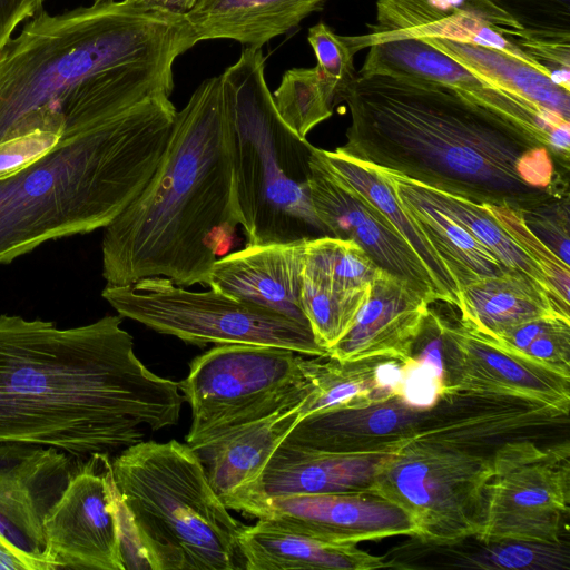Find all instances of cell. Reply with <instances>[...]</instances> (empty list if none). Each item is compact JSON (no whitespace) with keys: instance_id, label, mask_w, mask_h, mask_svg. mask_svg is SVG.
Instances as JSON below:
<instances>
[{"instance_id":"obj_1","label":"cell","mask_w":570,"mask_h":570,"mask_svg":"<svg viewBox=\"0 0 570 570\" xmlns=\"http://www.w3.org/2000/svg\"><path fill=\"white\" fill-rule=\"evenodd\" d=\"M120 315L58 327L0 315V443L56 448L76 460L177 424L178 382L137 357Z\"/></svg>"},{"instance_id":"obj_2","label":"cell","mask_w":570,"mask_h":570,"mask_svg":"<svg viewBox=\"0 0 570 570\" xmlns=\"http://www.w3.org/2000/svg\"><path fill=\"white\" fill-rule=\"evenodd\" d=\"M351 124L342 153L429 187L525 217L560 200L556 167L537 132L448 86L358 76L340 92Z\"/></svg>"},{"instance_id":"obj_3","label":"cell","mask_w":570,"mask_h":570,"mask_svg":"<svg viewBox=\"0 0 570 570\" xmlns=\"http://www.w3.org/2000/svg\"><path fill=\"white\" fill-rule=\"evenodd\" d=\"M223 75L204 80L176 112L151 178L104 228L102 276L127 285L161 276L206 286L240 214Z\"/></svg>"},{"instance_id":"obj_4","label":"cell","mask_w":570,"mask_h":570,"mask_svg":"<svg viewBox=\"0 0 570 570\" xmlns=\"http://www.w3.org/2000/svg\"><path fill=\"white\" fill-rule=\"evenodd\" d=\"M176 112L167 97L146 100L0 179V265L108 226L155 173Z\"/></svg>"},{"instance_id":"obj_5","label":"cell","mask_w":570,"mask_h":570,"mask_svg":"<svg viewBox=\"0 0 570 570\" xmlns=\"http://www.w3.org/2000/svg\"><path fill=\"white\" fill-rule=\"evenodd\" d=\"M197 42L186 14L127 0L42 9L0 49V144L62 117L59 102L82 81L117 70L173 73Z\"/></svg>"},{"instance_id":"obj_6","label":"cell","mask_w":570,"mask_h":570,"mask_svg":"<svg viewBox=\"0 0 570 570\" xmlns=\"http://www.w3.org/2000/svg\"><path fill=\"white\" fill-rule=\"evenodd\" d=\"M121 505L146 569L242 568L240 524L198 454L176 440L140 441L111 460Z\"/></svg>"},{"instance_id":"obj_7","label":"cell","mask_w":570,"mask_h":570,"mask_svg":"<svg viewBox=\"0 0 570 570\" xmlns=\"http://www.w3.org/2000/svg\"><path fill=\"white\" fill-rule=\"evenodd\" d=\"M232 122L240 226L246 245L328 236L309 193L313 145L278 115L265 79L262 48L245 47L222 73Z\"/></svg>"},{"instance_id":"obj_8","label":"cell","mask_w":570,"mask_h":570,"mask_svg":"<svg viewBox=\"0 0 570 570\" xmlns=\"http://www.w3.org/2000/svg\"><path fill=\"white\" fill-rule=\"evenodd\" d=\"M285 347L222 344L196 356L178 382L191 410V448L234 426L299 404L313 389L312 360Z\"/></svg>"},{"instance_id":"obj_9","label":"cell","mask_w":570,"mask_h":570,"mask_svg":"<svg viewBox=\"0 0 570 570\" xmlns=\"http://www.w3.org/2000/svg\"><path fill=\"white\" fill-rule=\"evenodd\" d=\"M101 296L121 317L188 344H254L324 356L309 328L297 321L210 288L195 292L166 277L108 285Z\"/></svg>"},{"instance_id":"obj_10","label":"cell","mask_w":570,"mask_h":570,"mask_svg":"<svg viewBox=\"0 0 570 570\" xmlns=\"http://www.w3.org/2000/svg\"><path fill=\"white\" fill-rule=\"evenodd\" d=\"M492 452L413 441L392 453L371 489L403 508L422 540L452 541L481 530Z\"/></svg>"},{"instance_id":"obj_11","label":"cell","mask_w":570,"mask_h":570,"mask_svg":"<svg viewBox=\"0 0 570 570\" xmlns=\"http://www.w3.org/2000/svg\"><path fill=\"white\" fill-rule=\"evenodd\" d=\"M570 444L543 446L514 439L492 451L487 485L484 539L560 543L568 532Z\"/></svg>"},{"instance_id":"obj_12","label":"cell","mask_w":570,"mask_h":570,"mask_svg":"<svg viewBox=\"0 0 570 570\" xmlns=\"http://www.w3.org/2000/svg\"><path fill=\"white\" fill-rule=\"evenodd\" d=\"M45 552L56 569L126 570L120 497L111 458L77 461L43 521Z\"/></svg>"},{"instance_id":"obj_13","label":"cell","mask_w":570,"mask_h":570,"mask_svg":"<svg viewBox=\"0 0 570 570\" xmlns=\"http://www.w3.org/2000/svg\"><path fill=\"white\" fill-rule=\"evenodd\" d=\"M438 392L461 391L549 405L569 415L570 379L509 352L491 337L439 317Z\"/></svg>"},{"instance_id":"obj_14","label":"cell","mask_w":570,"mask_h":570,"mask_svg":"<svg viewBox=\"0 0 570 570\" xmlns=\"http://www.w3.org/2000/svg\"><path fill=\"white\" fill-rule=\"evenodd\" d=\"M77 461L56 448L0 443V541L35 570H56L45 552L43 521Z\"/></svg>"},{"instance_id":"obj_15","label":"cell","mask_w":570,"mask_h":570,"mask_svg":"<svg viewBox=\"0 0 570 570\" xmlns=\"http://www.w3.org/2000/svg\"><path fill=\"white\" fill-rule=\"evenodd\" d=\"M249 517L268 519L313 538L341 544L420 535L411 514L373 490L267 498L253 508Z\"/></svg>"},{"instance_id":"obj_16","label":"cell","mask_w":570,"mask_h":570,"mask_svg":"<svg viewBox=\"0 0 570 570\" xmlns=\"http://www.w3.org/2000/svg\"><path fill=\"white\" fill-rule=\"evenodd\" d=\"M309 193L328 236L352 240L374 264L405 281L432 303L443 302L431 275L394 226L363 197L340 183L312 148Z\"/></svg>"},{"instance_id":"obj_17","label":"cell","mask_w":570,"mask_h":570,"mask_svg":"<svg viewBox=\"0 0 570 570\" xmlns=\"http://www.w3.org/2000/svg\"><path fill=\"white\" fill-rule=\"evenodd\" d=\"M379 269L352 240L333 236L306 240L301 301L321 347L328 351L350 330Z\"/></svg>"},{"instance_id":"obj_18","label":"cell","mask_w":570,"mask_h":570,"mask_svg":"<svg viewBox=\"0 0 570 570\" xmlns=\"http://www.w3.org/2000/svg\"><path fill=\"white\" fill-rule=\"evenodd\" d=\"M429 405L410 401L400 386L366 405L309 414L283 442L333 453H393L416 439Z\"/></svg>"},{"instance_id":"obj_19","label":"cell","mask_w":570,"mask_h":570,"mask_svg":"<svg viewBox=\"0 0 570 570\" xmlns=\"http://www.w3.org/2000/svg\"><path fill=\"white\" fill-rule=\"evenodd\" d=\"M357 75L403 76L448 86L525 126L547 145L549 132L569 121L493 86L422 39H396L371 46Z\"/></svg>"},{"instance_id":"obj_20","label":"cell","mask_w":570,"mask_h":570,"mask_svg":"<svg viewBox=\"0 0 570 570\" xmlns=\"http://www.w3.org/2000/svg\"><path fill=\"white\" fill-rule=\"evenodd\" d=\"M431 303L405 281L380 268L352 326L327 355L340 361L380 357L406 366L417 364L414 348Z\"/></svg>"},{"instance_id":"obj_21","label":"cell","mask_w":570,"mask_h":570,"mask_svg":"<svg viewBox=\"0 0 570 570\" xmlns=\"http://www.w3.org/2000/svg\"><path fill=\"white\" fill-rule=\"evenodd\" d=\"M299 404L228 429L193 449L229 510L246 513L266 463L299 420Z\"/></svg>"},{"instance_id":"obj_22","label":"cell","mask_w":570,"mask_h":570,"mask_svg":"<svg viewBox=\"0 0 570 570\" xmlns=\"http://www.w3.org/2000/svg\"><path fill=\"white\" fill-rule=\"evenodd\" d=\"M305 243L246 245L215 262L206 286L309 326L301 301Z\"/></svg>"},{"instance_id":"obj_23","label":"cell","mask_w":570,"mask_h":570,"mask_svg":"<svg viewBox=\"0 0 570 570\" xmlns=\"http://www.w3.org/2000/svg\"><path fill=\"white\" fill-rule=\"evenodd\" d=\"M375 8V20L365 35L346 36L355 53L396 39L441 38L503 51L550 77L544 66L473 12L441 9L428 0H377Z\"/></svg>"},{"instance_id":"obj_24","label":"cell","mask_w":570,"mask_h":570,"mask_svg":"<svg viewBox=\"0 0 570 570\" xmlns=\"http://www.w3.org/2000/svg\"><path fill=\"white\" fill-rule=\"evenodd\" d=\"M391 454L333 453L282 442L266 463L245 514L267 498L368 490Z\"/></svg>"},{"instance_id":"obj_25","label":"cell","mask_w":570,"mask_h":570,"mask_svg":"<svg viewBox=\"0 0 570 570\" xmlns=\"http://www.w3.org/2000/svg\"><path fill=\"white\" fill-rule=\"evenodd\" d=\"M385 556L390 568H469L487 570H568V542L541 543L470 535L433 542L416 537Z\"/></svg>"},{"instance_id":"obj_26","label":"cell","mask_w":570,"mask_h":570,"mask_svg":"<svg viewBox=\"0 0 570 570\" xmlns=\"http://www.w3.org/2000/svg\"><path fill=\"white\" fill-rule=\"evenodd\" d=\"M237 543L247 570L390 568L385 556L371 554L356 544L326 542L268 519L242 525Z\"/></svg>"},{"instance_id":"obj_27","label":"cell","mask_w":570,"mask_h":570,"mask_svg":"<svg viewBox=\"0 0 570 570\" xmlns=\"http://www.w3.org/2000/svg\"><path fill=\"white\" fill-rule=\"evenodd\" d=\"M315 153L340 183L363 197L394 226L431 275L443 303L459 308L458 282L425 234L401 205L383 171L373 164L348 156L337 148L325 150L315 147Z\"/></svg>"},{"instance_id":"obj_28","label":"cell","mask_w":570,"mask_h":570,"mask_svg":"<svg viewBox=\"0 0 570 570\" xmlns=\"http://www.w3.org/2000/svg\"><path fill=\"white\" fill-rule=\"evenodd\" d=\"M326 0H198L186 14L197 41L230 39L262 48L299 26Z\"/></svg>"},{"instance_id":"obj_29","label":"cell","mask_w":570,"mask_h":570,"mask_svg":"<svg viewBox=\"0 0 570 570\" xmlns=\"http://www.w3.org/2000/svg\"><path fill=\"white\" fill-rule=\"evenodd\" d=\"M458 309L463 324L492 338L539 317H570L549 294L514 272L463 285Z\"/></svg>"},{"instance_id":"obj_30","label":"cell","mask_w":570,"mask_h":570,"mask_svg":"<svg viewBox=\"0 0 570 570\" xmlns=\"http://www.w3.org/2000/svg\"><path fill=\"white\" fill-rule=\"evenodd\" d=\"M380 169L391 181L401 205L445 262L460 289L478 278L510 272L460 223L432 204L412 179Z\"/></svg>"},{"instance_id":"obj_31","label":"cell","mask_w":570,"mask_h":570,"mask_svg":"<svg viewBox=\"0 0 570 570\" xmlns=\"http://www.w3.org/2000/svg\"><path fill=\"white\" fill-rule=\"evenodd\" d=\"M438 50L500 89L570 120V91L503 51L441 38H423Z\"/></svg>"},{"instance_id":"obj_32","label":"cell","mask_w":570,"mask_h":570,"mask_svg":"<svg viewBox=\"0 0 570 570\" xmlns=\"http://www.w3.org/2000/svg\"><path fill=\"white\" fill-rule=\"evenodd\" d=\"M385 358L340 361L328 355L312 360L313 389L298 406L299 420L328 409L366 405L400 387L383 380Z\"/></svg>"},{"instance_id":"obj_33","label":"cell","mask_w":570,"mask_h":570,"mask_svg":"<svg viewBox=\"0 0 570 570\" xmlns=\"http://www.w3.org/2000/svg\"><path fill=\"white\" fill-rule=\"evenodd\" d=\"M413 181L432 204L460 223L508 271L523 275L557 303L541 271L495 220L485 204Z\"/></svg>"},{"instance_id":"obj_34","label":"cell","mask_w":570,"mask_h":570,"mask_svg":"<svg viewBox=\"0 0 570 570\" xmlns=\"http://www.w3.org/2000/svg\"><path fill=\"white\" fill-rule=\"evenodd\" d=\"M272 96L283 121L304 139L332 116L335 105V90L316 66L286 70Z\"/></svg>"},{"instance_id":"obj_35","label":"cell","mask_w":570,"mask_h":570,"mask_svg":"<svg viewBox=\"0 0 570 570\" xmlns=\"http://www.w3.org/2000/svg\"><path fill=\"white\" fill-rule=\"evenodd\" d=\"M492 340L509 352L570 379V317H539Z\"/></svg>"},{"instance_id":"obj_36","label":"cell","mask_w":570,"mask_h":570,"mask_svg":"<svg viewBox=\"0 0 570 570\" xmlns=\"http://www.w3.org/2000/svg\"><path fill=\"white\" fill-rule=\"evenodd\" d=\"M488 210L546 277L560 307L570 314V269L530 227L523 212L505 205L485 204Z\"/></svg>"},{"instance_id":"obj_37","label":"cell","mask_w":570,"mask_h":570,"mask_svg":"<svg viewBox=\"0 0 570 570\" xmlns=\"http://www.w3.org/2000/svg\"><path fill=\"white\" fill-rule=\"evenodd\" d=\"M307 41L315 55L316 68L333 86L336 99L356 77L355 52L345 36H338L323 21L308 29Z\"/></svg>"},{"instance_id":"obj_38","label":"cell","mask_w":570,"mask_h":570,"mask_svg":"<svg viewBox=\"0 0 570 570\" xmlns=\"http://www.w3.org/2000/svg\"><path fill=\"white\" fill-rule=\"evenodd\" d=\"M525 30L538 35L570 36V0H492Z\"/></svg>"},{"instance_id":"obj_39","label":"cell","mask_w":570,"mask_h":570,"mask_svg":"<svg viewBox=\"0 0 570 570\" xmlns=\"http://www.w3.org/2000/svg\"><path fill=\"white\" fill-rule=\"evenodd\" d=\"M45 0H0V49L20 23L43 9Z\"/></svg>"},{"instance_id":"obj_40","label":"cell","mask_w":570,"mask_h":570,"mask_svg":"<svg viewBox=\"0 0 570 570\" xmlns=\"http://www.w3.org/2000/svg\"><path fill=\"white\" fill-rule=\"evenodd\" d=\"M131 3L187 14L198 0H127Z\"/></svg>"},{"instance_id":"obj_41","label":"cell","mask_w":570,"mask_h":570,"mask_svg":"<svg viewBox=\"0 0 570 570\" xmlns=\"http://www.w3.org/2000/svg\"><path fill=\"white\" fill-rule=\"evenodd\" d=\"M0 570H35V568L0 541Z\"/></svg>"},{"instance_id":"obj_42","label":"cell","mask_w":570,"mask_h":570,"mask_svg":"<svg viewBox=\"0 0 570 570\" xmlns=\"http://www.w3.org/2000/svg\"><path fill=\"white\" fill-rule=\"evenodd\" d=\"M102 1H109V0H92V2H102Z\"/></svg>"},{"instance_id":"obj_43","label":"cell","mask_w":570,"mask_h":570,"mask_svg":"<svg viewBox=\"0 0 570 570\" xmlns=\"http://www.w3.org/2000/svg\"><path fill=\"white\" fill-rule=\"evenodd\" d=\"M46 1V0H45Z\"/></svg>"}]
</instances>
